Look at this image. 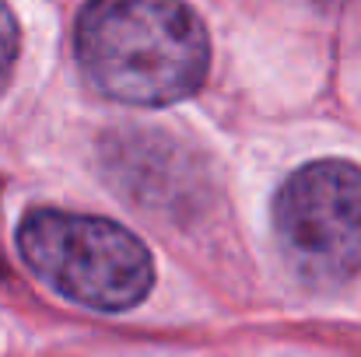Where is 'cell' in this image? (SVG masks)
<instances>
[{"label": "cell", "mask_w": 361, "mask_h": 357, "mask_svg": "<svg viewBox=\"0 0 361 357\" xmlns=\"http://www.w3.org/2000/svg\"><path fill=\"white\" fill-rule=\"evenodd\" d=\"M18 42H21V35H18V21H14L11 7L0 0V92L7 88L11 70H14V63H18Z\"/></svg>", "instance_id": "5"}, {"label": "cell", "mask_w": 361, "mask_h": 357, "mask_svg": "<svg viewBox=\"0 0 361 357\" xmlns=\"http://www.w3.org/2000/svg\"><path fill=\"white\" fill-rule=\"evenodd\" d=\"M74 53L88 84L126 106L179 102L211 67L207 28L183 0H88Z\"/></svg>", "instance_id": "1"}, {"label": "cell", "mask_w": 361, "mask_h": 357, "mask_svg": "<svg viewBox=\"0 0 361 357\" xmlns=\"http://www.w3.org/2000/svg\"><path fill=\"white\" fill-rule=\"evenodd\" d=\"M102 165L123 200L151 214H183L204 189L200 165L169 130H116L102 140Z\"/></svg>", "instance_id": "4"}, {"label": "cell", "mask_w": 361, "mask_h": 357, "mask_svg": "<svg viewBox=\"0 0 361 357\" xmlns=\"http://www.w3.org/2000/svg\"><path fill=\"white\" fill-rule=\"evenodd\" d=\"M274 235L284 263L316 287L341 284L361 270V168L312 161L274 200Z\"/></svg>", "instance_id": "3"}, {"label": "cell", "mask_w": 361, "mask_h": 357, "mask_svg": "<svg viewBox=\"0 0 361 357\" xmlns=\"http://www.w3.org/2000/svg\"><path fill=\"white\" fill-rule=\"evenodd\" d=\"M316 4H323V7H341V4H348V0H316Z\"/></svg>", "instance_id": "6"}, {"label": "cell", "mask_w": 361, "mask_h": 357, "mask_svg": "<svg viewBox=\"0 0 361 357\" xmlns=\"http://www.w3.org/2000/svg\"><path fill=\"white\" fill-rule=\"evenodd\" d=\"M18 252L60 298L95 312H126L154 287L144 242L106 218L32 211L18 228Z\"/></svg>", "instance_id": "2"}]
</instances>
